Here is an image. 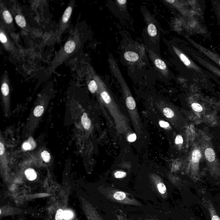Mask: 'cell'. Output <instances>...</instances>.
Masks as SVG:
<instances>
[{"instance_id":"obj_1","label":"cell","mask_w":220,"mask_h":220,"mask_svg":"<svg viewBox=\"0 0 220 220\" xmlns=\"http://www.w3.org/2000/svg\"><path fill=\"white\" fill-rule=\"evenodd\" d=\"M197 141L201 147L203 158L206 161L210 173L214 176H220V162L212 139L206 132L200 130Z\"/></svg>"},{"instance_id":"obj_2","label":"cell","mask_w":220,"mask_h":220,"mask_svg":"<svg viewBox=\"0 0 220 220\" xmlns=\"http://www.w3.org/2000/svg\"><path fill=\"white\" fill-rule=\"evenodd\" d=\"M81 34L78 28L71 30L64 45L52 61L49 68L51 71L55 69L79 49L81 45Z\"/></svg>"},{"instance_id":"obj_3","label":"cell","mask_w":220,"mask_h":220,"mask_svg":"<svg viewBox=\"0 0 220 220\" xmlns=\"http://www.w3.org/2000/svg\"><path fill=\"white\" fill-rule=\"evenodd\" d=\"M102 193L107 199L120 204L134 206H141V202L129 196L127 193L119 190L107 187L103 190Z\"/></svg>"},{"instance_id":"obj_4","label":"cell","mask_w":220,"mask_h":220,"mask_svg":"<svg viewBox=\"0 0 220 220\" xmlns=\"http://www.w3.org/2000/svg\"><path fill=\"white\" fill-rule=\"evenodd\" d=\"M202 158V150L197 141L191 146L187 162V170L192 176H196L199 173L200 161Z\"/></svg>"},{"instance_id":"obj_5","label":"cell","mask_w":220,"mask_h":220,"mask_svg":"<svg viewBox=\"0 0 220 220\" xmlns=\"http://www.w3.org/2000/svg\"><path fill=\"white\" fill-rule=\"evenodd\" d=\"M0 40L4 48L7 52L14 56V57H18L19 55V50L16 47L14 43L9 36L8 32L1 23L0 26Z\"/></svg>"},{"instance_id":"obj_6","label":"cell","mask_w":220,"mask_h":220,"mask_svg":"<svg viewBox=\"0 0 220 220\" xmlns=\"http://www.w3.org/2000/svg\"><path fill=\"white\" fill-rule=\"evenodd\" d=\"M75 6V1H70L61 18L59 25L57 37L60 38L61 35L66 32L70 24V19Z\"/></svg>"},{"instance_id":"obj_7","label":"cell","mask_w":220,"mask_h":220,"mask_svg":"<svg viewBox=\"0 0 220 220\" xmlns=\"http://www.w3.org/2000/svg\"><path fill=\"white\" fill-rule=\"evenodd\" d=\"M1 23L4 25L8 32H13L14 29V25L12 15L2 1L1 3Z\"/></svg>"},{"instance_id":"obj_8","label":"cell","mask_w":220,"mask_h":220,"mask_svg":"<svg viewBox=\"0 0 220 220\" xmlns=\"http://www.w3.org/2000/svg\"><path fill=\"white\" fill-rule=\"evenodd\" d=\"M187 39L188 40L190 43L193 47H195L200 52L206 56L207 58L210 59V60H212L218 66L220 67V56L219 55L216 53L211 50L208 49V48L204 46H202L200 44L196 42L195 41H193L190 38L187 37Z\"/></svg>"},{"instance_id":"obj_9","label":"cell","mask_w":220,"mask_h":220,"mask_svg":"<svg viewBox=\"0 0 220 220\" xmlns=\"http://www.w3.org/2000/svg\"><path fill=\"white\" fill-rule=\"evenodd\" d=\"M124 98L127 107L131 116L132 119H133L134 125H136V126L137 129H138L139 131V130H140V121L139 119V115L136 109V101L131 94L124 96Z\"/></svg>"},{"instance_id":"obj_10","label":"cell","mask_w":220,"mask_h":220,"mask_svg":"<svg viewBox=\"0 0 220 220\" xmlns=\"http://www.w3.org/2000/svg\"><path fill=\"white\" fill-rule=\"evenodd\" d=\"M11 10L14 16L15 20L17 25L22 31L26 32L27 30L26 20L22 13L20 7L17 4L14 3L12 5Z\"/></svg>"},{"instance_id":"obj_11","label":"cell","mask_w":220,"mask_h":220,"mask_svg":"<svg viewBox=\"0 0 220 220\" xmlns=\"http://www.w3.org/2000/svg\"><path fill=\"white\" fill-rule=\"evenodd\" d=\"M1 91L5 104L9 103L10 93V83L7 72L5 71L1 77Z\"/></svg>"},{"instance_id":"obj_12","label":"cell","mask_w":220,"mask_h":220,"mask_svg":"<svg viewBox=\"0 0 220 220\" xmlns=\"http://www.w3.org/2000/svg\"><path fill=\"white\" fill-rule=\"evenodd\" d=\"M173 49L175 53L176 54L178 57L185 66L188 67L189 68H190L197 72H201V70L200 68L180 50L174 46H173Z\"/></svg>"},{"instance_id":"obj_13","label":"cell","mask_w":220,"mask_h":220,"mask_svg":"<svg viewBox=\"0 0 220 220\" xmlns=\"http://www.w3.org/2000/svg\"><path fill=\"white\" fill-rule=\"evenodd\" d=\"M151 180L156 192L162 198L166 199L168 196L167 187L160 178L157 175H153L151 177Z\"/></svg>"},{"instance_id":"obj_14","label":"cell","mask_w":220,"mask_h":220,"mask_svg":"<svg viewBox=\"0 0 220 220\" xmlns=\"http://www.w3.org/2000/svg\"><path fill=\"white\" fill-rule=\"evenodd\" d=\"M193 56L194 57L196 60L202 66L206 67L208 70H210L215 75L220 77V69L219 67L213 65L209 61L205 60L204 59L194 54H193Z\"/></svg>"},{"instance_id":"obj_15","label":"cell","mask_w":220,"mask_h":220,"mask_svg":"<svg viewBox=\"0 0 220 220\" xmlns=\"http://www.w3.org/2000/svg\"><path fill=\"white\" fill-rule=\"evenodd\" d=\"M124 57L126 61L130 64H136L140 59L139 52L134 49L126 50L124 53Z\"/></svg>"},{"instance_id":"obj_16","label":"cell","mask_w":220,"mask_h":220,"mask_svg":"<svg viewBox=\"0 0 220 220\" xmlns=\"http://www.w3.org/2000/svg\"><path fill=\"white\" fill-rule=\"evenodd\" d=\"M150 52L151 53L150 56L156 68L163 75L165 76L167 75L168 73V70L167 64L165 62L155 54L153 53L152 51H150Z\"/></svg>"},{"instance_id":"obj_17","label":"cell","mask_w":220,"mask_h":220,"mask_svg":"<svg viewBox=\"0 0 220 220\" xmlns=\"http://www.w3.org/2000/svg\"><path fill=\"white\" fill-rule=\"evenodd\" d=\"M87 84L89 90L92 93H95L99 90L97 82L94 77L93 75L90 76L87 78Z\"/></svg>"},{"instance_id":"obj_18","label":"cell","mask_w":220,"mask_h":220,"mask_svg":"<svg viewBox=\"0 0 220 220\" xmlns=\"http://www.w3.org/2000/svg\"><path fill=\"white\" fill-rule=\"evenodd\" d=\"M147 33L150 37L152 38H155L158 34V31L155 23L151 20L147 21Z\"/></svg>"},{"instance_id":"obj_19","label":"cell","mask_w":220,"mask_h":220,"mask_svg":"<svg viewBox=\"0 0 220 220\" xmlns=\"http://www.w3.org/2000/svg\"><path fill=\"white\" fill-rule=\"evenodd\" d=\"M207 206H208V210L210 213L211 219L212 220H220V218L217 214L211 201H208L207 202Z\"/></svg>"},{"instance_id":"obj_20","label":"cell","mask_w":220,"mask_h":220,"mask_svg":"<svg viewBox=\"0 0 220 220\" xmlns=\"http://www.w3.org/2000/svg\"><path fill=\"white\" fill-rule=\"evenodd\" d=\"M81 122L83 127L86 130H89L91 126V122L90 120L88 117L87 113H84L82 115Z\"/></svg>"},{"instance_id":"obj_21","label":"cell","mask_w":220,"mask_h":220,"mask_svg":"<svg viewBox=\"0 0 220 220\" xmlns=\"http://www.w3.org/2000/svg\"><path fill=\"white\" fill-rule=\"evenodd\" d=\"M25 175L26 178L30 181L35 180L37 178V173L33 169L29 168L25 171Z\"/></svg>"},{"instance_id":"obj_22","label":"cell","mask_w":220,"mask_h":220,"mask_svg":"<svg viewBox=\"0 0 220 220\" xmlns=\"http://www.w3.org/2000/svg\"><path fill=\"white\" fill-rule=\"evenodd\" d=\"M191 107L193 111L196 113H202L204 111V107L202 106V104L198 102H192Z\"/></svg>"},{"instance_id":"obj_23","label":"cell","mask_w":220,"mask_h":220,"mask_svg":"<svg viewBox=\"0 0 220 220\" xmlns=\"http://www.w3.org/2000/svg\"><path fill=\"white\" fill-rule=\"evenodd\" d=\"M212 2L217 17L220 20V1H213Z\"/></svg>"},{"instance_id":"obj_24","label":"cell","mask_w":220,"mask_h":220,"mask_svg":"<svg viewBox=\"0 0 220 220\" xmlns=\"http://www.w3.org/2000/svg\"><path fill=\"white\" fill-rule=\"evenodd\" d=\"M44 110V108L42 105H39L36 107L34 110V115L36 117H41L42 115Z\"/></svg>"},{"instance_id":"obj_25","label":"cell","mask_w":220,"mask_h":220,"mask_svg":"<svg viewBox=\"0 0 220 220\" xmlns=\"http://www.w3.org/2000/svg\"><path fill=\"white\" fill-rule=\"evenodd\" d=\"M184 142V139L182 136L181 135H178L175 139V144L176 145H180L181 146L183 144Z\"/></svg>"},{"instance_id":"obj_26","label":"cell","mask_w":220,"mask_h":220,"mask_svg":"<svg viewBox=\"0 0 220 220\" xmlns=\"http://www.w3.org/2000/svg\"><path fill=\"white\" fill-rule=\"evenodd\" d=\"M42 158L44 160V161L48 163L49 162L51 159V156L50 153L47 151V150H44L41 153Z\"/></svg>"},{"instance_id":"obj_27","label":"cell","mask_w":220,"mask_h":220,"mask_svg":"<svg viewBox=\"0 0 220 220\" xmlns=\"http://www.w3.org/2000/svg\"><path fill=\"white\" fill-rule=\"evenodd\" d=\"M114 176L117 179H122L127 176V173L123 171H118L114 173Z\"/></svg>"},{"instance_id":"obj_28","label":"cell","mask_w":220,"mask_h":220,"mask_svg":"<svg viewBox=\"0 0 220 220\" xmlns=\"http://www.w3.org/2000/svg\"><path fill=\"white\" fill-rule=\"evenodd\" d=\"M64 211L61 209L58 210L56 216V220H62L64 219Z\"/></svg>"},{"instance_id":"obj_29","label":"cell","mask_w":220,"mask_h":220,"mask_svg":"<svg viewBox=\"0 0 220 220\" xmlns=\"http://www.w3.org/2000/svg\"><path fill=\"white\" fill-rule=\"evenodd\" d=\"M73 216V214L70 211H64V219L65 220H68L71 219Z\"/></svg>"},{"instance_id":"obj_30","label":"cell","mask_w":220,"mask_h":220,"mask_svg":"<svg viewBox=\"0 0 220 220\" xmlns=\"http://www.w3.org/2000/svg\"><path fill=\"white\" fill-rule=\"evenodd\" d=\"M136 135L135 133L131 134L127 137L128 141L130 142H134L136 140Z\"/></svg>"},{"instance_id":"obj_31","label":"cell","mask_w":220,"mask_h":220,"mask_svg":"<svg viewBox=\"0 0 220 220\" xmlns=\"http://www.w3.org/2000/svg\"><path fill=\"white\" fill-rule=\"evenodd\" d=\"M159 124L162 128H168L170 127V124L168 122L163 121H160L159 122Z\"/></svg>"},{"instance_id":"obj_32","label":"cell","mask_w":220,"mask_h":220,"mask_svg":"<svg viewBox=\"0 0 220 220\" xmlns=\"http://www.w3.org/2000/svg\"><path fill=\"white\" fill-rule=\"evenodd\" d=\"M22 148L25 150H30L32 148V145L29 142H25L22 145Z\"/></svg>"},{"instance_id":"obj_33","label":"cell","mask_w":220,"mask_h":220,"mask_svg":"<svg viewBox=\"0 0 220 220\" xmlns=\"http://www.w3.org/2000/svg\"><path fill=\"white\" fill-rule=\"evenodd\" d=\"M5 151L4 146L2 142L0 143V154L1 156L3 154H4Z\"/></svg>"},{"instance_id":"obj_34","label":"cell","mask_w":220,"mask_h":220,"mask_svg":"<svg viewBox=\"0 0 220 220\" xmlns=\"http://www.w3.org/2000/svg\"><path fill=\"white\" fill-rule=\"evenodd\" d=\"M117 2L119 4L122 6L125 5L127 2V1L126 0H119V1H117Z\"/></svg>"},{"instance_id":"obj_35","label":"cell","mask_w":220,"mask_h":220,"mask_svg":"<svg viewBox=\"0 0 220 220\" xmlns=\"http://www.w3.org/2000/svg\"><path fill=\"white\" fill-rule=\"evenodd\" d=\"M214 130L215 132H216L218 134L220 135V125L217 126L214 128Z\"/></svg>"},{"instance_id":"obj_36","label":"cell","mask_w":220,"mask_h":220,"mask_svg":"<svg viewBox=\"0 0 220 220\" xmlns=\"http://www.w3.org/2000/svg\"><path fill=\"white\" fill-rule=\"evenodd\" d=\"M217 146H218V149L219 150H220V141L218 142V144H217Z\"/></svg>"},{"instance_id":"obj_37","label":"cell","mask_w":220,"mask_h":220,"mask_svg":"<svg viewBox=\"0 0 220 220\" xmlns=\"http://www.w3.org/2000/svg\"><path fill=\"white\" fill-rule=\"evenodd\" d=\"M217 108L220 110V100L219 102V104H218V107H217Z\"/></svg>"},{"instance_id":"obj_38","label":"cell","mask_w":220,"mask_h":220,"mask_svg":"<svg viewBox=\"0 0 220 220\" xmlns=\"http://www.w3.org/2000/svg\"><path fill=\"white\" fill-rule=\"evenodd\" d=\"M140 220H156L153 219H140Z\"/></svg>"}]
</instances>
